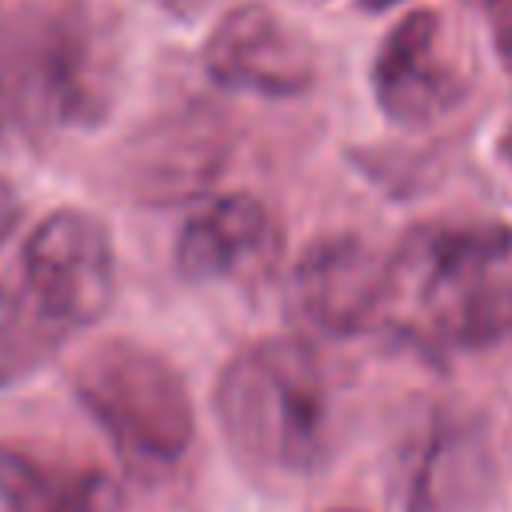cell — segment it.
Returning a JSON list of instances; mask_svg holds the SVG:
<instances>
[{
    "label": "cell",
    "mask_w": 512,
    "mask_h": 512,
    "mask_svg": "<svg viewBox=\"0 0 512 512\" xmlns=\"http://www.w3.org/2000/svg\"><path fill=\"white\" fill-rule=\"evenodd\" d=\"M20 212H24V204H20V192L0 176V244L16 232V224H20Z\"/></svg>",
    "instance_id": "15"
},
{
    "label": "cell",
    "mask_w": 512,
    "mask_h": 512,
    "mask_svg": "<svg viewBox=\"0 0 512 512\" xmlns=\"http://www.w3.org/2000/svg\"><path fill=\"white\" fill-rule=\"evenodd\" d=\"M204 72L228 92H256L268 100L304 96L316 84V44L300 24L264 0L228 8L204 40Z\"/></svg>",
    "instance_id": "6"
},
{
    "label": "cell",
    "mask_w": 512,
    "mask_h": 512,
    "mask_svg": "<svg viewBox=\"0 0 512 512\" xmlns=\"http://www.w3.org/2000/svg\"><path fill=\"white\" fill-rule=\"evenodd\" d=\"M328 512H360V508H328Z\"/></svg>",
    "instance_id": "18"
},
{
    "label": "cell",
    "mask_w": 512,
    "mask_h": 512,
    "mask_svg": "<svg viewBox=\"0 0 512 512\" xmlns=\"http://www.w3.org/2000/svg\"><path fill=\"white\" fill-rule=\"evenodd\" d=\"M496 496V456L488 432L468 420L440 412L408 464L400 512H484Z\"/></svg>",
    "instance_id": "10"
},
{
    "label": "cell",
    "mask_w": 512,
    "mask_h": 512,
    "mask_svg": "<svg viewBox=\"0 0 512 512\" xmlns=\"http://www.w3.org/2000/svg\"><path fill=\"white\" fill-rule=\"evenodd\" d=\"M356 8H364V12H388V8H396V4H404V0H352Z\"/></svg>",
    "instance_id": "17"
},
{
    "label": "cell",
    "mask_w": 512,
    "mask_h": 512,
    "mask_svg": "<svg viewBox=\"0 0 512 512\" xmlns=\"http://www.w3.org/2000/svg\"><path fill=\"white\" fill-rule=\"evenodd\" d=\"M232 456L256 472H312L332 436V396L308 340L268 336L240 348L212 388Z\"/></svg>",
    "instance_id": "2"
},
{
    "label": "cell",
    "mask_w": 512,
    "mask_h": 512,
    "mask_svg": "<svg viewBox=\"0 0 512 512\" xmlns=\"http://www.w3.org/2000/svg\"><path fill=\"white\" fill-rule=\"evenodd\" d=\"M484 12V24L492 32V48L500 64L512 72V0H476Z\"/></svg>",
    "instance_id": "14"
},
{
    "label": "cell",
    "mask_w": 512,
    "mask_h": 512,
    "mask_svg": "<svg viewBox=\"0 0 512 512\" xmlns=\"http://www.w3.org/2000/svg\"><path fill=\"white\" fill-rule=\"evenodd\" d=\"M292 316L328 340H348L384 320L388 256L352 232L312 240L292 268Z\"/></svg>",
    "instance_id": "7"
},
{
    "label": "cell",
    "mask_w": 512,
    "mask_h": 512,
    "mask_svg": "<svg viewBox=\"0 0 512 512\" xmlns=\"http://www.w3.org/2000/svg\"><path fill=\"white\" fill-rule=\"evenodd\" d=\"M468 92L464 72L440 52V16L416 8L392 24L372 56V96L392 124H432Z\"/></svg>",
    "instance_id": "8"
},
{
    "label": "cell",
    "mask_w": 512,
    "mask_h": 512,
    "mask_svg": "<svg viewBox=\"0 0 512 512\" xmlns=\"http://www.w3.org/2000/svg\"><path fill=\"white\" fill-rule=\"evenodd\" d=\"M112 500L116 484L100 468L0 444V512H108Z\"/></svg>",
    "instance_id": "12"
},
{
    "label": "cell",
    "mask_w": 512,
    "mask_h": 512,
    "mask_svg": "<svg viewBox=\"0 0 512 512\" xmlns=\"http://www.w3.org/2000/svg\"><path fill=\"white\" fill-rule=\"evenodd\" d=\"M104 108L108 56L80 8L28 4L0 20V140H44Z\"/></svg>",
    "instance_id": "3"
},
{
    "label": "cell",
    "mask_w": 512,
    "mask_h": 512,
    "mask_svg": "<svg viewBox=\"0 0 512 512\" xmlns=\"http://www.w3.org/2000/svg\"><path fill=\"white\" fill-rule=\"evenodd\" d=\"M76 400L136 468H172L196 436L184 376L136 340L96 344L72 372Z\"/></svg>",
    "instance_id": "4"
},
{
    "label": "cell",
    "mask_w": 512,
    "mask_h": 512,
    "mask_svg": "<svg viewBox=\"0 0 512 512\" xmlns=\"http://www.w3.org/2000/svg\"><path fill=\"white\" fill-rule=\"evenodd\" d=\"M24 300L56 332L92 328L116 296V248L108 228L84 208L48 212L20 248Z\"/></svg>",
    "instance_id": "5"
},
{
    "label": "cell",
    "mask_w": 512,
    "mask_h": 512,
    "mask_svg": "<svg viewBox=\"0 0 512 512\" xmlns=\"http://www.w3.org/2000/svg\"><path fill=\"white\" fill-rule=\"evenodd\" d=\"M284 236L264 200L248 192H220L204 200L176 232V268L192 284L252 280L280 260Z\"/></svg>",
    "instance_id": "9"
},
{
    "label": "cell",
    "mask_w": 512,
    "mask_h": 512,
    "mask_svg": "<svg viewBox=\"0 0 512 512\" xmlns=\"http://www.w3.org/2000/svg\"><path fill=\"white\" fill-rule=\"evenodd\" d=\"M64 336H56L24 296L0 288V388L28 376Z\"/></svg>",
    "instance_id": "13"
},
{
    "label": "cell",
    "mask_w": 512,
    "mask_h": 512,
    "mask_svg": "<svg viewBox=\"0 0 512 512\" xmlns=\"http://www.w3.org/2000/svg\"><path fill=\"white\" fill-rule=\"evenodd\" d=\"M496 156L508 164V172H512V124H504L500 128V136H496Z\"/></svg>",
    "instance_id": "16"
},
{
    "label": "cell",
    "mask_w": 512,
    "mask_h": 512,
    "mask_svg": "<svg viewBox=\"0 0 512 512\" xmlns=\"http://www.w3.org/2000/svg\"><path fill=\"white\" fill-rule=\"evenodd\" d=\"M408 340L484 352L512 340V228L500 220H428L388 252V304Z\"/></svg>",
    "instance_id": "1"
},
{
    "label": "cell",
    "mask_w": 512,
    "mask_h": 512,
    "mask_svg": "<svg viewBox=\"0 0 512 512\" xmlns=\"http://www.w3.org/2000/svg\"><path fill=\"white\" fill-rule=\"evenodd\" d=\"M224 156L228 144L220 120L204 108H188L140 132L128 156V184L152 204L188 200L220 172Z\"/></svg>",
    "instance_id": "11"
}]
</instances>
